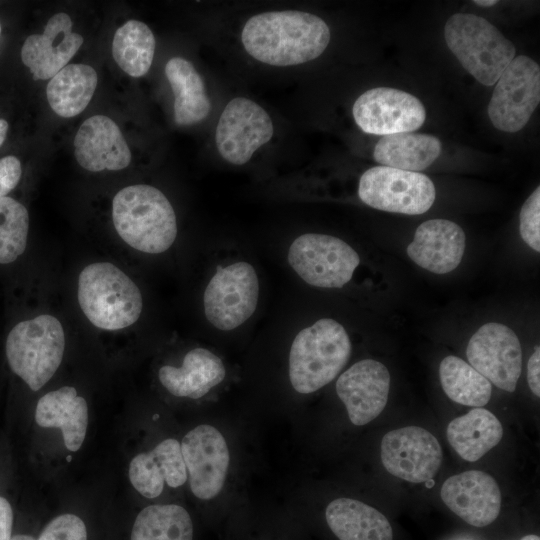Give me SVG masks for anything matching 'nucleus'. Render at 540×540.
I'll use <instances>...</instances> for the list:
<instances>
[{"label":"nucleus","instance_id":"obj_22","mask_svg":"<svg viewBox=\"0 0 540 540\" xmlns=\"http://www.w3.org/2000/svg\"><path fill=\"white\" fill-rule=\"evenodd\" d=\"M226 368L219 356L209 349L189 350L181 366L164 365L158 371L161 385L176 397L199 399L223 382Z\"/></svg>","mask_w":540,"mask_h":540},{"label":"nucleus","instance_id":"obj_10","mask_svg":"<svg viewBox=\"0 0 540 540\" xmlns=\"http://www.w3.org/2000/svg\"><path fill=\"white\" fill-rule=\"evenodd\" d=\"M487 112L500 131H520L540 102V67L528 56L514 57L495 83Z\"/></svg>","mask_w":540,"mask_h":540},{"label":"nucleus","instance_id":"obj_27","mask_svg":"<svg viewBox=\"0 0 540 540\" xmlns=\"http://www.w3.org/2000/svg\"><path fill=\"white\" fill-rule=\"evenodd\" d=\"M441 151L437 137L404 132L382 136L374 147L373 157L382 166L417 172L430 166Z\"/></svg>","mask_w":540,"mask_h":540},{"label":"nucleus","instance_id":"obj_18","mask_svg":"<svg viewBox=\"0 0 540 540\" xmlns=\"http://www.w3.org/2000/svg\"><path fill=\"white\" fill-rule=\"evenodd\" d=\"M440 496L457 516L474 527H485L499 515L501 492L495 479L484 471L470 470L446 479Z\"/></svg>","mask_w":540,"mask_h":540},{"label":"nucleus","instance_id":"obj_21","mask_svg":"<svg viewBox=\"0 0 540 540\" xmlns=\"http://www.w3.org/2000/svg\"><path fill=\"white\" fill-rule=\"evenodd\" d=\"M129 480L142 496L158 497L164 483L182 486L188 479L180 442L174 438L161 441L151 451L137 454L129 464Z\"/></svg>","mask_w":540,"mask_h":540},{"label":"nucleus","instance_id":"obj_15","mask_svg":"<svg viewBox=\"0 0 540 540\" xmlns=\"http://www.w3.org/2000/svg\"><path fill=\"white\" fill-rule=\"evenodd\" d=\"M381 460L385 469L395 477L422 483L437 474L442 462V449L428 430L407 426L384 435Z\"/></svg>","mask_w":540,"mask_h":540},{"label":"nucleus","instance_id":"obj_30","mask_svg":"<svg viewBox=\"0 0 540 540\" xmlns=\"http://www.w3.org/2000/svg\"><path fill=\"white\" fill-rule=\"evenodd\" d=\"M193 524L180 505H149L141 510L132 527L131 540H192Z\"/></svg>","mask_w":540,"mask_h":540},{"label":"nucleus","instance_id":"obj_43","mask_svg":"<svg viewBox=\"0 0 540 540\" xmlns=\"http://www.w3.org/2000/svg\"><path fill=\"white\" fill-rule=\"evenodd\" d=\"M0 35H1V24H0Z\"/></svg>","mask_w":540,"mask_h":540},{"label":"nucleus","instance_id":"obj_20","mask_svg":"<svg viewBox=\"0 0 540 540\" xmlns=\"http://www.w3.org/2000/svg\"><path fill=\"white\" fill-rule=\"evenodd\" d=\"M465 251V233L453 221L432 219L415 231L407 254L418 266L436 274H446L458 267Z\"/></svg>","mask_w":540,"mask_h":540},{"label":"nucleus","instance_id":"obj_16","mask_svg":"<svg viewBox=\"0 0 540 540\" xmlns=\"http://www.w3.org/2000/svg\"><path fill=\"white\" fill-rule=\"evenodd\" d=\"M390 381L387 367L373 359L360 360L339 376L336 392L352 424L362 426L380 415L388 400Z\"/></svg>","mask_w":540,"mask_h":540},{"label":"nucleus","instance_id":"obj_25","mask_svg":"<svg viewBox=\"0 0 540 540\" xmlns=\"http://www.w3.org/2000/svg\"><path fill=\"white\" fill-rule=\"evenodd\" d=\"M165 75L174 94L176 124L192 125L205 119L210 113L211 101L193 64L182 57H173L165 65Z\"/></svg>","mask_w":540,"mask_h":540},{"label":"nucleus","instance_id":"obj_23","mask_svg":"<svg viewBox=\"0 0 540 540\" xmlns=\"http://www.w3.org/2000/svg\"><path fill=\"white\" fill-rule=\"evenodd\" d=\"M35 421L43 428H59L65 447L76 452L82 446L88 426L86 400L72 386L43 395L37 402Z\"/></svg>","mask_w":540,"mask_h":540},{"label":"nucleus","instance_id":"obj_31","mask_svg":"<svg viewBox=\"0 0 540 540\" xmlns=\"http://www.w3.org/2000/svg\"><path fill=\"white\" fill-rule=\"evenodd\" d=\"M439 378L445 394L456 403L481 408L490 400L491 383L459 357L447 356L441 361Z\"/></svg>","mask_w":540,"mask_h":540},{"label":"nucleus","instance_id":"obj_39","mask_svg":"<svg viewBox=\"0 0 540 540\" xmlns=\"http://www.w3.org/2000/svg\"><path fill=\"white\" fill-rule=\"evenodd\" d=\"M474 4L481 6V7H491L498 3L496 0H474Z\"/></svg>","mask_w":540,"mask_h":540},{"label":"nucleus","instance_id":"obj_3","mask_svg":"<svg viewBox=\"0 0 540 540\" xmlns=\"http://www.w3.org/2000/svg\"><path fill=\"white\" fill-rule=\"evenodd\" d=\"M352 351L350 337L339 322L321 318L300 330L289 351V380L295 391L313 393L339 374Z\"/></svg>","mask_w":540,"mask_h":540},{"label":"nucleus","instance_id":"obj_40","mask_svg":"<svg viewBox=\"0 0 540 540\" xmlns=\"http://www.w3.org/2000/svg\"><path fill=\"white\" fill-rule=\"evenodd\" d=\"M11 540H35V539L30 535L19 534V535L13 536Z\"/></svg>","mask_w":540,"mask_h":540},{"label":"nucleus","instance_id":"obj_37","mask_svg":"<svg viewBox=\"0 0 540 540\" xmlns=\"http://www.w3.org/2000/svg\"><path fill=\"white\" fill-rule=\"evenodd\" d=\"M13 510L9 501L0 496V540H11Z\"/></svg>","mask_w":540,"mask_h":540},{"label":"nucleus","instance_id":"obj_2","mask_svg":"<svg viewBox=\"0 0 540 540\" xmlns=\"http://www.w3.org/2000/svg\"><path fill=\"white\" fill-rule=\"evenodd\" d=\"M112 220L121 239L143 253H163L177 237L172 204L151 185L135 184L117 192L112 201Z\"/></svg>","mask_w":540,"mask_h":540},{"label":"nucleus","instance_id":"obj_17","mask_svg":"<svg viewBox=\"0 0 540 540\" xmlns=\"http://www.w3.org/2000/svg\"><path fill=\"white\" fill-rule=\"evenodd\" d=\"M73 23L65 12L54 14L41 34L26 38L21 60L35 80H47L63 69L83 44V37L72 31Z\"/></svg>","mask_w":540,"mask_h":540},{"label":"nucleus","instance_id":"obj_13","mask_svg":"<svg viewBox=\"0 0 540 540\" xmlns=\"http://www.w3.org/2000/svg\"><path fill=\"white\" fill-rule=\"evenodd\" d=\"M180 445L193 495L201 500L216 497L223 489L230 463L222 433L212 425L201 424L187 432Z\"/></svg>","mask_w":540,"mask_h":540},{"label":"nucleus","instance_id":"obj_8","mask_svg":"<svg viewBox=\"0 0 540 540\" xmlns=\"http://www.w3.org/2000/svg\"><path fill=\"white\" fill-rule=\"evenodd\" d=\"M287 260L304 282L319 288H342L360 264L358 253L348 243L320 233L295 238L288 248Z\"/></svg>","mask_w":540,"mask_h":540},{"label":"nucleus","instance_id":"obj_38","mask_svg":"<svg viewBox=\"0 0 540 540\" xmlns=\"http://www.w3.org/2000/svg\"><path fill=\"white\" fill-rule=\"evenodd\" d=\"M8 127H9L8 122L6 120L0 118V146L5 141L7 131H8Z\"/></svg>","mask_w":540,"mask_h":540},{"label":"nucleus","instance_id":"obj_24","mask_svg":"<svg viewBox=\"0 0 540 540\" xmlns=\"http://www.w3.org/2000/svg\"><path fill=\"white\" fill-rule=\"evenodd\" d=\"M326 522L339 540H393L388 519L377 509L351 498L331 501Z\"/></svg>","mask_w":540,"mask_h":540},{"label":"nucleus","instance_id":"obj_14","mask_svg":"<svg viewBox=\"0 0 540 540\" xmlns=\"http://www.w3.org/2000/svg\"><path fill=\"white\" fill-rule=\"evenodd\" d=\"M470 365L498 388L513 392L522 369V350L515 332L496 322L482 325L466 349Z\"/></svg>","mask_w":540,"mask_h":540},{"label":"nucleus","instance_id":"obj_6","mask_svg":"<svg viewBox=\"0 0 540 540\" xmlns=\"http://www.w3.org/2000/svg\"><path fill=\"white\" fill-rule=\"evenodd\" d=\"M61 322L49 314L17 323L9 332L5 352L11 370L33 391L58 370L65 351Z\"/></svg>","mask_w":540,"mask_h":540},{"label":"nucleus","instance_id":"obj_4","mask_svg":"<svg viewBox=\"0 0 540 540\" xmlns=\"http://www.w3.org/2000/svg\"><path fill=\"white\" fill-rule=\"evenodd\" d=\"M77 298L86 318L95 327L110 331L136 323L143 308L136 283L109 262L91 263L82 269Z\"/></svg>","mask_w":540,"mask_h":540},{"label":"nucleus","instance_id":"obj_29","mask_svg":"<svg viewBox=\"0 0 540 540\" xmlns=\"http://www.w3.org/2000/svg\"><path fill=\"white\" fill-rule=\"evenodd\" d=\"M156 41L151 29L139 20H128L113 37L112 55L118 66L131 77L148 73L155 54Z\"/></svg>","mask_w":540,"mask_h":540},{"label":"nucleus","instance_id":"obj_32","mask_svg":"<svg viewBox=\"0 0 540 540\" xmlns=\"http://www.w3.org/2000/svg\"><path fill=\"white\" fill-rule=\"evenodd\" d=\"M28 231L26 207L11 197L0 198V264L12 263L24 253Z\"/></svg>","mask_w":540,"mask_h":540},{"label":"nucleus","instance_id":"obj_12","mask_svg":"<svg viewBox=\"0 0 540 540\" xmlns=\"http://www.w3.org/2000/svg\"><path fill=\"white\" fill-rule=\"evenodd\" d=\"M352 114L363 132L382 136L412 132L426 119L424 105L417 97L389 87L365 91L354 102Z\"/></svg>","mask_w":540,"mask_h":540},{"label":"nucleus","instance_id":"obj_7","mask_svg":"<svg viewBox=\"0 0 540 540\" xmlns=\"http://www.w3.org/2000/svg\"><path fill=\"white\" fill-rule=\"evenodd\" d=\"M259 295V277L252 264L243 260L220 264L203 293L204 315L214 328L232 331L254 314Z\"/></svg>","mask_w":540,"mask_h":540},{"label":"nucleus","instance_id":"obj_33","mask_svg":"<svg viewBox=\"0 0 540 540\" xmlns=\"http://www.w3.org/2000/svg\"><path fill=\"white\" fill-rule=\"evenodd\" d=\"M520 235L533 250L540 251V187L538 186L522 205Z\"/></svg>","mask_w":540,"mask_h":540},{"label":"nucleus","instance_id":"obj_34","mask_svg":"<svg viewBox=\"0 0 540 540\" xmlns=\"http://www.w3.org/2000/svg\"><path fill=\"white\" fill-rule=\"evenodd\" d=\"M37 540H87V530L80 517L67 513L52 519Z\"/></svg>","mask_w":540,"mask_h":540},{"label":"nucleus","instance_id":"obj_9","mask_svg":"<svg viewBox=\"0 0 540 540\" xmlns=\"http://www.w3.org/2000/svg\"><path fill=\"white\" fill-rule=\"evenodd\" d=\"M432 180L423 173L375 166L360 177L358 196L366 205L387 212L418 215L435 201Z\"/></svg>","mask_w":540,"mask_h":540},{"label":"nucleus","instance_id":"obj_35","mask_svg":"<svg viewBox=\"0 0 540 540\" xmlns=\"http://www.w3.org/2000/svg\"><path fill=\"white\" fill-rule=\"evenodd\" d=\"M22 174L21 163L15 156L0 159V198L6 197L19 183Z\"/></svg>","mask_w":540,"mask_h":540},{"label":"nucleus","instance_id":"obj_5","mask_svg":"<svg viewBox=\"0 0 540 540\" xmlns=\"http://www.w3.org/2000/svg\"><path fill=\"white\" fill-rule=\"evenodd\" d=\"M444 37L464 69L485 86L494 85L515 57L513 43L474 14H453L445 24Z\"/></svg>","mask_w":540,"mask_h":540},{"label":"nucleus","instance_id":"obj_41","mask_svg":"<svg viewBox=\"0 0 540 540\" xmlns=\"http://www.w3.org/2000/svg\"><path fill=\"white\" fill-rule=\"evenodd\" d=\"M520 540H540V538L537 535L530 534V535L524 536Z\"/></svg>","mask_w":540,"mask_h":540},{"label":"nucleus","instance_id":"obj_19","mask_svg":"<svg viewBox=\"0 0 540 540\" xmlns=\"http://www.w3.org/2000/svg\"><path fill=\"white\" fill-rule=\"evenodd\" d=\"M74 153L78 164L90 172L122 170L132 159L118 125L105 115L91 116L81 124L74 138Z\"/></svg>","mask_w":540,"mask_h":540},{"label":"nucleus","instance_id":"obj_11","mask_svg":"<svg viewBox=\"0 0 540 540\" xmlns=\"http://www.w3.org/2000/svg\"><path fill=\"white\" fill-rule=\"evenodd\" d=\"M273 134V122L266 110L249 98L236 97L227 103L219 117L215 143L225 161L243 165Z\"/></svg>","mask_w":540,"mask_h":540},{"label":"nucleus","instance_id":"obj_28","mask_svg":"<svg viewBox=\"0 0 540 540\" xmlns=\"http://www.w3.org/2000/svg\"><path fill=\"white\" fill-rule=\"evenodd\" d=\"M98 83L92 66L68 64L53 76L46 87L51 109L64 118L80 114L90 103Z\"/></svg>","mask_w":540,"mask_h":540},{"label":"nucleus","instance_id":"obj_26","mask_svg":"<svg viewBox=\"0 0 540 540\" xmlns=\"http://www.w3.org/2000/svg\"><path fill=\"white\" fill-rule=\"evenodd\" d=\"M503 436L497 417L484 408H474L453 419L447 427V439L457 454L474 462L495 447Z\"/></svg>","mask_w":540,"mask_h":540},{"label":"nucleus","instance_id":"obj_42","mask_svg":"<svg viewBox=\"0 0 540 540\" xmlns=\"http://www.w3.org/2000/svg\"><path fill=\"white\" fill-rule=\"evenodd\" d=\"M427 488H431L435 483L432 479L425 482Z\"/></svg>","mask_w":540,"mask_h":540},{"label":"nucleus","instance_id":"obj_36","mask_svg":"<svg viewBox=\"0 0 540 540\" xmlns=\"http://www.w3.org/2000/svg\"><path fill=\"white\" fill-rule=\"evenodd\" d=\"M528 385L537 397L540 396V348L537 346L527 364Z\"/></svg>","mask_w":540,"mask_h":540},{"label":"nucleus","instance_id":"obj_1","mask_svg":"<svg viewBox=\"0 0 540 540\" xmlns=\"http://www.w3.org/2000/svg\"><path fill=\"white\" fill-rule=\"evenodd\" d=\"M246 52L272 66H295L318 58L330 42L326 22L297 10L268 11L249 18L241 32Z\"/></svg>","mask_w":540,"mask_h":540}]
</instances>
